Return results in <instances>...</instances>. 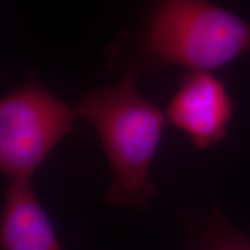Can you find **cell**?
<instances>
[{"label": "cell", "instance_id": "1", "mask_svg": "<svg viewBox=\"0 0 250 250\" xmlns=\"http://www.w3.org/2000/svg\"><path fill=\"white\" fill-rule=\"evenodd\" d=\"M77 111L95 126L110 166L108 204L147 210L156 192L149 167L164 131V112L140 95L130 78L87 93Z\"/></svg>", "mask_w": 250, "mask_h": 250}, {"label": "cell", "instance_id": "2", "mask_svg": "<svg viewBox=\"0 0 250 250\" xmlns=\"http://www.w3.org/2000/svg\"><path fill=\"white\" fill-rule=\"evenodd\" d=\"M146 46L165 64L211 71L250 51V23L208 0H161Z\"/></svg>", "mask_w": 250, "mask_h": 250}, {"label": "cell", "instance_id": "3", "mask_svg": "<svg viewBox=\"0 0 250 250\" xmlns=\"http://www.w3.org/2000/svg\"><path fill=\"white\" fill-rule=\"evenodd\" d=\"M77 109L40 83H29L0 101V169L11 183L31 177L72 130Z\"/></svg>", "mask_w": 250, "mask_h": 250}, {"label": "cell", "instance_id": "4", "mask_svg": "<svg viewBox=\"0 0 250 250\" xmlns=\"http://www.w3.org/2000/svg\"><path fill=\"white\" fill-rule=\"evenodd\" d=\"M232 116L233 102L226 86L208 71L188 74L166 110V117L199 149L210 148L224 138Z\"/></svg>", "mask_w": 250, "mask_h": 250}, {"label": "cell", "instance_id": "5", "mask_svg": "<svg viewBox=\"0 0 250 250\" xmlns=\"http://www.w3.org/2000/svg\"><path fill=\"white\" fill-rule=\"evenodd\" d=\"M1 250H62L31 182L11 183L0 224Z\"/></svg>", "mask_w": 250, "mask_h": 250}, {"label": "cell", "instance_id": "6", "mask_svg": "<svg viewBox=\"0 0 250 250\" xmlns=\"http://www.w3.org/2000/svg\"><path fill=\"white\" fill-rule=\"evenodd\" d=\"M195 250H250V239L236 230L213 206L199 233Z\"/></svg>", "mask_w": 250, "mask_h": 250}]
</instances>
